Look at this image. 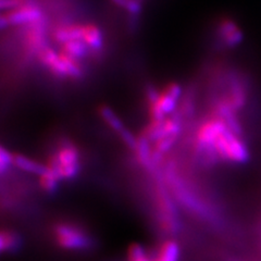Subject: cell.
Returning a JSON list of instances; mask_svg holds the SVG:
<instances>
[{"label":"cell","mask_w":261,"mask_h":261,"mask_svg":"<svg viewBox=\"0 0 261 261\" xmlns=\"http://www.w3.org/2000/svg\"><path fill=\"white\" fill-rule=\"evenodd\" d=\"M99 116L102 119V121L107 124L112 130H114L120 136L122 133L124 132L126 127L124 126L123 122L118 117V114L113 111L112 108H110L107 105H102L99 107Z\"/></svg>","instance_id":"14"},{"label":"cell","mask_w":261,"mask_h":261,"mask_svg":"<svg viewBox=\"0 0 261 261\" xmlns=\"http://www.w3.org/2000/svg\"><path fill=\"white\" fill-rule=\"evenodd\" d=\"M128 261H153L147 255L146 250L138 244H133L128 249Z\"/></svg>","instance_id":"21"},{"label":"cell","mask_w":261,"mask_h":261,"mask_svg":"<svg viewBox=\"0 0 261 261\" xmlns=\"http://www.w3.org/2000/svg\"><path fill=\"white\" fill-rule=\"evenodd\" d=\"M43 10L33 4H25L24 6L11 11H7L2 15L0 24L2 28L20 27L25 24L37 23L43 20Z\"/></svg>","instance_id":"5"},{"label":"cell","mask_w":261,"mask_h":261,"mask_svg":"<svg viewBox=\"0 0 261 261\" xmlns=\"http://www.w3.org/2000/svg\"><path fill=\"white\" fill-rule=\"evenodd\" d=\"M160 97V92H158V89L152 86V85H149L147 86L146 88V99H147V102H148V106L149 105H152L156 102Z\"/></svg>","instance_id":"24"},{"label":"cell","mask_w":261,"mask_h":261,"mask_svg":"<svg viewBox=\"0 0 261 261\" xmlns=\"http://www.w3.org/2000/svg\"><path fill=\"white\" fill-rule=\"evenodd\" d=\"M20 236L12 231H3L0 234V250L2 252H12L20 247Z\"/></svg>","instance_id":"18"},{"label":"cell","mask_w":261,"mask_h":261,"mask_svg":"<svg viewBox=\"0 0 261 261\" xmlns=\"http://www.w3.org/2000/svg\"><path fill=\"white\" fill-rule=\"evenodd\" d=\"M110 2H111L113 5H116L117 7L123 8L124 10H126V8H127V6H128L130 0H110Z\"/></svg>","instance_id":"25"},{"label":"cell","mask_w":261,"mask_h":261,"mask_svg":"<svg viewBox=\"0 0 261 261\" xmlns=\"http://www.w3.org/2000/svg\"><path fill=\"white\" fill-rule=\"evenodd\" d=\"M226 98L236 112L243 109L245 103H246V92H245V88L243 87L241 82L234 77L231 79L228 96H226Z\"/></svg>","instance_id":"12"},{"label":"cell","mask_w":261,"mask_h":261,"mask_svg":"<svg viewBox=\"0 0 261 261\" xmlns=\"http://www.w3.org/2000/svg\"><path fill=\"white\" fill-rule=\"evenodd\" d=\"M82 40L87 47L94 51H99L103 47V35L101 30L94 23H87L83 25V38Z\"/></svg>","instance_id":"10"},{"label":"cell","mask_w":261,"mask_h":261,"mask_svg":"<svg viewBox=\"0 0 261 261\" xmlns=\"http://www.w3.org/2000/svg\"><path fill=\"white\" fill-rule=\"evenodd\" d=\"M150 141L148 138L145 137L143 134L141 137H138L137 141V146L135 148V152L137 154L138 161H140L143 166L147 167L150 166L151 162L153 161L152 158V149L150 148Z\"/></svg>","instance_id":"16"},{"label":"cell","mask_w":261,"mask_h":261,"mask_svg":"<svg viewBox=\"0 0 261 261\" xmlns=\"http://www.w3.org/2000/svg\"><path fill=\"white\" fill-rule=\"evenodd\" d=\"M55 238L59 246L67 250H83L92 246V239L81 228L67 223L55 227Z\"/></svg>","instance_id":"4"},{"label":"cell","mask_w":261,"mask_h":261,"mask_svg":"<svg viewBox=\"0 0 261 261\" xmlns=\"http://www.w3.org/2000/svg\"><path fill=\"white\" fill-rule=\"evenodd\" d=\"M47 166L60 177L61 181L74 178L80 172V151L71 143L62 144L48 159Z\"/></svg>","instance_id":"2"},{"label":"cell","mask_w":261,"mask_h":261,"mask_svg":"<svg viewBox=\"0 0 261 261\" xmlns=\"http://www.w3.org/2000/svg\"><path fill=\"white\" fill-rule=\"evenodd\" d=\"M39 186L46 193H55L59 187L60 177L57 175L54 171L47 166L45 172L38 176Z\"/></svg>","instance_id":"17"},{"label":"cell","mask_w":261,"mask_h":261,"mask_svg":"<svg viewBox=\"0 0 261 261\" xmlns=\"http://www.w3.org/2000/svg\"><path fill=\"white\" fill-rule=\"evenodd\" d=\"M13 166L20 169L23 172H27L30 174H35L37 176L42 175L47 168V165H43L36 160H33L24 154L15 153L13 159Z\"/></svg>","instance_id":"11"},{"label":"cell","mask_w":261,"mask_h":261,"mask_svg":"<svg viewBox=\"0 0 261 261\" xmlns=\"http://www.w3.org/2000/svg\"><path fill=\"white\" fill-rule=\"evenodd\" d=\"M61 59V68H62V76L70 79H80L83 75V67L80 60L73 58L68 54L60 51Z\"/></svg>","instance_id":"13"},{"label":"cell","mask_w":261,"mask_h":261,"mask_svg":"<svg viewBox=\"0 0 261 261\" xmlns=\"http://www.w3.org/2000/svg\"><path fill=\"white\" fill-rule=\"evenodd\" d=\"M62 51L73 57V58L80 60V59L85 58L87 56L89 48L83 40L80 39V40H72V42L65 43L64 45H62Z\"/></svg>","instance_id":"19"},{"label":"cell","mask_w":261,"mask_h":261,"mask_svg":"<svg viewBox=\"0 0 261 261\" xmlns=\"http://www.w3.org/2000/svg\"><path fill=\"white\" fill-rule=\"evenodd\" d=\"M179 246L175 241H166L161 245L157 257L153 261H178Z\"/></svg>","instance_id":"15"},{"label":"cell","mask_w":261,"mask_h":261,"mask_svg":"<svg viewBox=\"0 0 261 261\" xmlns=\"http://www.w3.org/2000/svg\"><path fill=\"white\" fill-rule=\"evenodd\" d=\"M25 44L28 50L31 53H38L45 48V30L43 27V20L30 25L27 35Z\"/></svg>","instance_id":"8"},{"label":"cell","mask_w":261,"mask_h":261,"mask_svg":"<svg viewBox=\"0 0 261 261\" xmlns=\"http://www.w3.org/2000/svg\"><path fill=\"white\" fill-rule=\"evenodd\" d=\"M25 5L24 0H0V8L3 11H11Z\"/></svg>","instance_id":"23"},{"label":"cell","mask_w":261,"mask_h":261,"mask_svg":"<svg viewBox=\"0 0 261 261\" xmlns=\"http://www.w3.org/2000/svg\"><path fill=\"white\" fill-rule=\"evenodd\" d=\"M215 149L220 160L234 163H245L249 159V152L246 145L238 136L227 129L219 137L215 144Z\"/></svg>","instance_id":"3"},{"label":"cell","mask_w":261,"mask_h":261,"mask_svg":"<svg viewBox=\"0 0 261 261\" xmlns=\"http://www.w3.org/2000/svg\"><path fill=\"white\" fill-rule=\"evenodd\" d=\"M218 33L223 44L228 48L238 47L244 40V34L240 27L232 19H223L218 25Z\"/></svg>","instance_id":"7"},{"label":"cell","mask_w":261,"mask_h":261,"mask_svg":"<svg viewBox=\"0 0 261 261\" xmlns=\"http://www.w3.org/2000/svg\"><path fill=\"white\" fill-rule=\"evenodd\" d=\"M182 96V86L177 82H171L163 87L160 92V97L157 101L160 110L169 116L176 111L177 102Z\"/></svg>","instance_id":"6"},{"label":"cell","mask_w":261,"mask_h":261,"mask_svg":"<svg viewBox=\"0 0 261 261\" xmlns=\"http://www.w3.org/2000/svg\"><path fill=\"white\" fill-rule=\"evenodd\" d=\"M182 129V120L177 116L167 118L162 123V138L177 137Z\"/></svg>","instance_id":"20"},{"label":"cell","mask_w":261,"mask_h":261,"mask_svg":"<svg viewBox=\"0 0 261 261\" xmlns=\"http://www.w3.org/2000/svg\"><path fill=\"white\" fill-rule=\"evenodd\" d=\"M54 38L57 43L64 45L72 40L83 38V25L81 24H68L57 28L54 32Z\"/></svg>","instance_id":"9"},{"label":"cell","mask_w":261,"mask_h":261,"mask_svg":"<svg viewBox=\"0 0 261 261\" xmlns=\"http://www.w3.org/2000/svg\"><path fill=\"white\" fill-rule=\"evenodd\" d=\"M14 154L9 150L6 149V147H0V172L2 174H6V172L13 166Z\"/></svg>","instance_id":"22"},{"label":"cell","mask_w":261,"mask_h":261,"mask_svg":"<svg viewBox=\"0 0 261 261\" xmlns=\"http://www.w3.org/2000/svg\"><path fill=\"white\" fill-rule=\"evenodd\" d=\"M227 129L225 122L214 116L203 122L198 128L196 135V149L207 165H214L220 160L215 149V144Z\"/></svg>","instance_id":"1"}]
</instances>
